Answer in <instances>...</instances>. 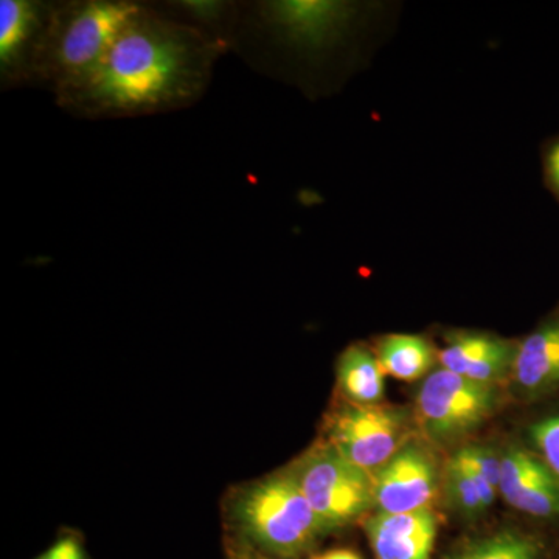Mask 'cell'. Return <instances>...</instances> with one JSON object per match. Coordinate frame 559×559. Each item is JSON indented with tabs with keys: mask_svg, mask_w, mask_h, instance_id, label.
Masks as SVG:
<instances>
[{
	"mask_svg": "<svg viewBox=\"0 0 559 559\" xmlns=\"http://www.w3.org/2000/svg\"><path fill=\"white\" fill-rule=\"evenodd\" d=\"M215 44L204 33L142 9L97 69L60 95L61 103L94 117L179 108L204 91Z\"/></svg>",
	"mask_w": 559,
	"mask_h": 559,
	"instance_id": "6da1fadb",
	"label": "cell"
},
{
	"mask_svg": "<svg viewBox=\"0 0 559 559\" xmlns=\"http://www.w3.org/2000/svg\"><path fill=\"white\" fill-rule=\"evenodd\" d=\"M142 7L131 2L70 3L51 14L33 69L64 94L97 69L109 47Z\"/></svg>",
	"mask_w": 559,
	"mask_h": 559,
	"instance_id": "7a4b0ae2",
	"label": "cell"
},
{
	"mask_svg": "<svg viewBox=\"0 0 559 559\" xmlns=\"http://www.w3.org/2000/svg\"><path fill=\"white\" fill-rule=\"evenodd\" d=\"M229 509L242 536L278 557H297L329 532L288 469L242 487Z\"/></svg>",
	"mask_w": 559,
	"mask_h": 559,
	"instance_id": "3957f363",
	"label": "cell"
},
{
	"mask_svg": "<svg viewBox=\"0 0 559 559\" xmlns=\"http://www.w3.org/2000/svg\"><path fill=\"white\" fill-rule=\"evenodd\" d=\"M288 473L326 530L341 527L374 507L373 477L320 443L294 463Z\"/></svg>",
	"mask_w": 559,
	"mask_h": 559,
	"instance_id": "277c9868",
	"label": "cell"
},
{
	"mask_svg": "<svg viewBox=\"0 0 559 559\" xmlns=\"http://www.w3.org/2000/svg\"><path fill=\"white\" fill-rule=\"evenodd\" d=\"M417 406L423 428L430 439L455 440L476 429L491 415L496 390L440 367L423 381Z\"/></svg>",
	"mask_w": 559,
	"mask_h": 559,
	"instance_id": "5b68a950",
	"label": "cell"
},
{
	"mask_svg": "<svg viewBox=\"0 0 559 559\" xmlns=\"http://www.w3.org/2000/svg\"><path fill=\"white\" fill-rule=\"evenodd\" d=\"M326 436L342 457L373 474L406 444V425L399 411L347 403L331 415Z\"/></svg>",
	"mask_w": 559,
	"mask_h": 559,
	"instance_id": "8992f818",
	"label": "cell"
},
{
	"mask_svg": "<svg viewBox=\"0 0 559 559\" xmlns=\"http://www.w3.org/2000/svg\"><path fill=\"white\" fill-rule=\"evenodd\" d=\"M358 7L333 0H282L264 5V20L290 46L322 50L347 35Z\"/></svg>",
	"mask_w": 559,
	"mask_h": 559,
	"instance_id": "52a82bcc",
	"label": "cell"
},
{
	"mask_svg": "<svg viewBox=\"0 0 559 559\" xmlns=\"http://www.w3.org/2000/svg\"><path fill=\"white\" fill-rule=\"evenodd\" d=\"M378 513L403 514L429 509L439 488L437 466L429 452L406 443L371 474Z\"/></svg>",
	"mask_w": 559,
	"mask_h": 559,
	"instance_id": "ba28073f",
	"label": "cell"
},
{
	"mask_svg": "<svg viewBox=\"0 0 559 559\" xmlns=\"http://www.w3.org/2000/svg\"><path fill=\"white\" fill-rule=\"evenodd\" d=\"M444 345L439 349L443 369L465 380L492 385L502 380L513 367L516 345L509 340L477 330H450L443 334Z\"/></svg>",
	"mask_w": 559,
	"mask_h": 559,
	"instance_id": "9c48e42d",
	"label": "cell"
},
{
	"mask_svg": "<svg viewBox=\"0 0 559 559\" xmlns=\"http://www.w3.org/2000/svg\"><path fill=\"white\" fill-rule=\"evenodd\" d=\"M499 492L509 506L530 516H559V481L543 460L522 448L503 455Z\"/></svg>",
	"mask_w": 559,
	"mask_h": 559,
	"instance_id": "30bf717a",
	"label": "cell"
},
{
	"mask_svg": "<svg viewBox=\"0 0 559 559\" xmlns=\"http://www.w3.org/2000/svg\"><path fill=\"white\" fill-rule=\"evenodd\" d=\"M377 559H430L437 518L430 509L403 514L377 513L366 522Z\"/></svg>",
	"mask_w": 559,
	"mask_h": 559,
	"instance_id": "8fae6325",
	"label": "cell"
},
{
	"mask_svg": "<svg viewBox=\"0 0 559 559\" xmlns=\"http://www.w3.org/2000/svg\"><path fill=\"white\" fill-rule=\"evenodd\" d=\"M49 20H44V7L38 3L27 0L0 2V68L3 76L33 66Z\"/></svg>",
	"mask_w": 559,
	"mask_h": 559,
	"instance_id": "7c38bea8",
	"label": "cell"
},
{
	"mask_svg": "<svg viewBox=\"0 0 559 559\" xmlns=\"http://www.w3.org/2000/svg\"><path fill=\"white\" fill-rule=\"evenodd\" d=\"M511 374L514 384L528 395L559 385V314L516 345Z\"/></svg>",
	"mask_w": 559,
	"mask_h": 559,
	"instance_id": "4fadbf2b",
	"label": "cell"
},
{
	"mask_svg": "<svg viewBox=\"0 0 559 559\" xmlns=\"http://www.w3.org/2000/svg\"><path fill=\"white\" fill-rule=\"evenodd\" d=\"M385 377L380 358L367 345H349L337 362V385L355 406H378L384 399Z\"/></svg>",
	"mask_w": 559,
	"mask_h": 559,
	"instance_id": "5bb4252c",
	"label": "cell"
},
{
	"mask_svg": "<svg viewBox=\"0 0 559 559\" xmlns=\"http://www.w3.org/2000/svg\"><path fill=\"white\" fill-rule=\"evenodd\" d=\"M382 369L400 381H417L428 377L439 360V349L419 334H388L377 342Z\"/></svg>",
	"mask_w": 559,
	"mask_h": 559,
	"instance_id": "9a60e30c",
	"label": "cell"
},
{
	"mask_svg": "<svg viewBox=\"0 0 559 559\" xmlns=\"http://www.w3.org/2000/svg\"><path fill=\"white\" fill-rule=\"evenodd\" d=\"M447 491L452 506L465 514H479L489 509L499 492L484 477L454 459L447 466Z\"/></svg>",
	"mask_w": 559,
	"mask_h": 559,
	"instance_id": "2e32d148",
	"label": "cell"
},
{
	"mask_svg": "<svg viewBox=\"0 0 559 559\" xmlns=\"http://www.w3.org/2000/svg\"><path fill=\"white\" fill-rule=\"evenodd\" d=\"M538 544L521 533L502 532L469 544L450 559H538Z\"/></svg>",
	"mask_w": 559,
	"mask_h": 559,
	"instance_id": "e0dca14e",
	"label": "cell"
},
{
	"mask_svg": "<svg viewBox=\"0 0 559 559\" xmlns=\"http://www.w3.org/2000/svg\"><path fill=\"white\" fill-rule=\"evenodd\" d=\"M539 459L559 481V415L540 419L530 429Z\"/></svg>",
	"mask_w": 559,
	"mask_h": 559,
	"instance_id": "ac0fdd59",
	"label": "cell"
},
{
	"mask_svg": "<svg viewBox=\"0 0 559 559\" xmlns=\"http://www.w3.org/2000/svg\"><path fill=\"white\" fill-rule=\"evenodd\" d=\"M452 459L457 460L466 468L479 474L491 487L499 491L502 457H498L495 452L487 450V448L469 447L455 452Z\"/></svg>",
	"mask_w": 559,
	"mask_h": 559,
	"instance_id": "d6986e66",
	"label": "cell"
},
{
	"mask_svg": "<svg viewBox=\"0 0 559 559\" xmlns=\"http://www.w3.org/2000/svg\"><path fill=\"white\" fill-rule=\"evenodd\" d=\"M544 175L551 191L559 198V139L544 151Z\"/></svg>",
	"mask_w": 559,
	"mask_h": 559,
	"instance_id": "ffe728a7",
	"label": "cell"
},
{
	"mask_svg": "<svg viewBox=\"0 0 559 559\" xmlns=\"http://www.w3.org/2000/svg\"><path fill=\"white\" fill-rule=\"evenodd\" d=\"M180 9L189 11L191 16L198 17L201 21H215L219 20L226 7L219 2H182Z\"/></svg>",
	"mask_w": 559,
	"mask_h": 559,
	"instance_id": "44dd1931",
	"label": "cell"
},
{
	"mask_svg": "<svg viewBox=\"0 0 559 559\" xmlns=\"http://www.w3.org/2000/svg\"><path fill=\"white\" fill-rule=\"evenodd\" d=\"M38 559H84L83 550L75 539L66 538L55 544L46 554Z\"/></svg>",
	"mask_w": 559,
	"mask_h": 559,
	"instance_id": "7402d4cb",
	"label": "cell"
},
{
	"mask_svg": "<svg viewBox=\"0 0 559 559\" xmlns=\"http://www.w3.org/2000/svg\"><path fill=\"white\" fill-rule=\"evenodd\" d=\"M312 559H360L358 555L353 554L352 550H344V549H337V550H329L325 551V554H320L318 557H314Z\"/></svg>",
	"mask_w": 559,
	"mask_h": 559,
	"instance_id": "603a6c76",
	"label": "cell"
},
{
	"mask_svg": "<svg viewBox=\"0 0 559 559\" xmlns=\"http://www.w3.org/2000/svg\"><path fill=\"white\" fill-rule=\"evenodd\" d=\"M246 559H257V558H246Z\"/></svg>",
	"mask_w": 559,
	"mask_h": 559,
	"instance_id": "cb8c5ba5",
	"label": "cell"
}]
</instances>
